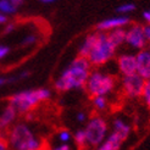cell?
Returning <instances> with one entry per match:
<instances>
[{
    "instance_id": "1",
    "label": "cell",
    "mask_w": 150,
    "mask_h": 150,
    "mask_svg": "<svg viewBox=\"0 0 150 150\" xmlns=\"http://www.w3.org/2000/svg\"><path fill=\"white\" fill-rule=\"evenodd\" d=\"M91 71L92 65L88 61V59L78 55L61 72L60 77L55 81L54 87L59 92H67L72 91V89L84 88Z\"/></svg>"
},
{
    "instance_id": "2",
    "label": "cell",
    "mask_w": 150,
    "mask_h": 150,
    "mask_svg": "<svg viewBox=\"0 0 150 150\" xmlns=\"http://www.w3.org/2000/svg\"><path fill=\"white\" fill-rule=\"evenodd\" d=\"M9 146L16 150H39L42 142L26 123H17L7 133Z\"/></svg>"
},
{
    "instance_id": "3",
    "label": "cell",
    "mask_w": 150,
    "mask_h": 150,
    "mask_svg": "<svg viewBox=\"0 0 150 150\" xmlns=\"http://www.w3.org/2000/svg\"><path fill=\"white\" fill-rule=\"evenodd\" d=\"M51 92L47 88H39L34 91H23L13 94L9 104L16 109L18 114H27L32 111L37 105L50 99Z\"/></svg>"
},
{
    "instance_id": "4",
    "label": "cell",
    "mask_w": 150,
    "mask_h": 150,
    "mask_svg": "<svg viewBox=\"0 0 150 150\" xmlns=\"http://www.w3.org/2000/svg\"><path fill=\"white\" fill-rule=\"evenodd\" d=\"M117 48L110 42L106 32L98 31L95 35L94 44L87 56L88 61L94 67H100L109 62L115 56Z\"/></svg>"
},
{
    "instance_id": "5",
    "label": "cell",
    "mask_w": 150,
    "mask_h": 150,
    "mask_svg": "<svg viewBox=\"0 0 150 150\" xmlns=\"http://www.w3.org/2000/svg\"><path fill=\"white\" fill-rule=\"evenodd\" d=\"M116 87V79L111 74L105 73L100 70L91 71L86 82V91L91 96L95 95H109L114 92Z\"/></svg>"
},
{
    "instance_id": "6",
    "label": "cell",
    "mask_w": 150,
    "mask_h": 150,
    "mask_svg": "<svg viewBox=\"0 0 150 150\" xmlns=\"http://www.w3.org/2000/svg\"><path fill=\"white\" fill-rule=\"evenodd\" d=\"M88 145L98 146L109 134V125L101 116H93L89 118L84 128Z\"/></svg>"
},
{
    "instance_id": "7",
    "label": "cell",
    "mask_w": 150,
    "mask_h": 150,
    "mask_svg": "<svg viewBox=\"0 0 150 150\" xmlns=\"http://www.w3.org/2000/svg\"><path fill=\"white\" fill-rule=\"evenodd\" d=\"M145 84V79L142 78L138 73H132L122 76L121 79V89L122 93L131 99H137L142 96L143 88Z\"/></svg>"
},
{
    "instance_id": "8",
    "label": "cell",
    "mask_w": 150,
    "mask_h": 150,
    "mask_svg": "<svg viewBox=\"0 0 150 150\" xmlns=\"http://www.w3.org/2000/svg\"><path fill=\"white\" fill-rule=\"evenodd\" d=\"M125 43L136 50L144 49L148 44V39H146L145 32H144V27L140 26V25H131L126 29Z\"/></svg>"
},
{
    "instance_id": "9",
    "label": "cell",
    "mask_w": 150,
    "mask_h": 150,
    "mask_svg": "<svg viewBox=\"0 0 150 150\" xmlns=\"http://www.w3.org/2000/svg\"><path fill=\"white\" fill-rule=\"evenodd\" d=\"M137 60V73L145 81L150 78V50L142 49L138 50V54L136 55Z\"/></svg>"
},
{
    "instance_id": "10",
    "label": "cell",
    "mask_w": 150,
    "mask_h": 150,
    "mask_svg": "<svg viewBox=\"0 0 150 150\" xmlns=\"http://www.w3.org/2000/svg\"><path fill=\"white\" fill-rule=\"evenodd\" d=\"M117 69L122 76L137 73V60L133 54H122L117 57Z\"/></svg>"
},
{
    "instance_id": "11",
    "label": "cell",
    "mask_w": 150,
    "mask_h": 150,
    "mask_svg": "<svg viewBox=\"0 0 150 150\" xmlns=\"http://www.w3.org/2000/svg\"><path fill=\"white\" fill-rule=\"evenodd\" d=\"M129 23V18L127 16H116V17H111V18H105L100 23H98L96 29L101 32H109L111 29L120 28V27H126Z\"/></svg>"
},
{
    "instance_id": "12",
    "label": "cell",
    "mask_w": 150,
    "mask_h": 150,
    "mask_svg": "<svg viewBox=\"0 0 150 150\" xmlns=\"http://www.w3.org/2000/svg\"><path fill=\"white\" fill-rule=\"evenodd\" d=\"M122 143H123V140L120 138L117 134L111 132L110 134H108V136L105 137V139L96 148L99 150H118L121 148Z\"/></svg>"
},
{
    "instance_id": "13",
    "label": "cell",
    "mask_w": 150,
    "mask_h": 150,
    "mask_svg": "<svg viewBox=\"0 0 150 150\" xmlns=\"http://www.w3.org/2000/svg\"><path fill=\"white\" fill-rule=\"evenodd\" d=\"M115 134H117V136L121 138L123 142L129 137V133H131V126L129 123H127L123 118H115L114 122H112V131Z\"/></svg>"
},
{
    "instance_id": "14",
    "label": "cell",
    "mask_w": 150,
    "mask_h": 150,
    "mask_svg": "<svg viewBox=\"0 0 150 150\" xmlns=\"http://www.w3.org/2000/svg\"><path fill=\"white\" fill-rule=\"evenodd\" d=\"M18 112L16 111L12 105H7V106L3 110L1 115H0V127L3 129H6L13 123V121L16 120V116H17Z\"/></svg>"
},
{
    "instance_id": "15",
    "label": "cell",
    "mask_w": 150,
    "mask_h": 150,
    "mask_svg": "<svg viewBox=\"0 0 150 150\" xmlns=\"http://www.w3.org/2000/svg\"><path fill=\"white\" fill-rule=\"evenodd\" d=\"M106 33H108V38L110 39V42L114 44L116 48L121 47L122 44L125 43V39H126V29H125V27L111 29V31H109Z\"/></svg>"
},
{
    "instance_id": "16",
    "label": "cell",
    "mask_w": 150,
    "mask_h": 150,
    "mask_svg": "<svg viewBox=\"0 0 150 150\" xmlns=\"http://www.w3.org/2000/svg\"><path fill=\"white\" fill-rule=\"evenodd\" d=\"M95 35H96V32H95V33H91V34H88V35L86 37V38L83 39V42L81 43L79 49H78V55L84 56V57H87V56H88L89 51H91V49H92V47H93V44H94Z\"/></svg>"
},
{
    "instance_id": "17",
    "label": "cell",
    "mask_w": 150,
    "mask_h": 150,
    "mask_svg": "<svg viewBox=\"0 0 150 150\" xmlns=\"http://www.w3.org/2000/svg\"><path fill=\"white\" fill-rule=\"evenodd\" d=\"M72 139L78 148H86L88 145V142H87V136H86V132L84 129H78L76 131V133L72 136Z\"/></svg>"
},
{
    "instance_id": "18",
    "label": "cell",
    "mask_w": 150,
    "mask_h": 150,
    "mask_svg": "<svg viewBox=\"0 0 150 150\" xmlns=\"http://www.w3.org/2000/svg\"><path fill=\"white\" fill-rule=\"evenodd\" d=\"M17 6L11 3V0H0V12L5 15H11L16 12Z\"/></svg>"
},
{
    "instance_id": "19",
    "label": "cell",
    "mask_w": 150,
    "mask_h": 150,
    "mask_svg": "<svg viewBox=\"0 0 150 150\" xmlns=\"http://www.w3.org/2000/svg\"><path fill=\"white\" fill-rule=\"evenodd\" d=\"M92 104L96 110H105L108 106V99L105 95H95L92 96Z\"/></svg>"
},
{
    "instance_id": "20",
    "label": "cell",
    "mask_w": 150,
    "mask_h": 150,
    "mask_svg": "<svg viewBox=\"0 0 150 150\" xmlns=\"http://www.w3.org/2000/svg\"><path fill=\"white\" fill-rule=\"evenodd\" d=\"M142 99H143L144 104L146 105V108L150 110V78L145 81V84L143 88V93H142Z\"/></svg>"
},
{
    "instance_id": "21",
    "label": "cell",
    "mask_w": 150,
    "mask_h": 150,
    "mask_svg": "<svg viewBox=\"0 0 150 150\" xmlns=\"http://www.w3.org/2000/svg\"><path fill=\"white\" fill-rule=\"evenodd\" d=\"M134 10H136V5L132 4V3H125L117 7V11L120 13H128V12H132Z\"/></svg>"
},
{
    "instance_id": "22",
    "label": "cell",
    "mask_w": 150,
    "mask_h": 150,
    "mask_svg": "<svg viewBox=\"0 0 150 150\" xmlns=\"http://www.w3.org/2000/svg\"><path fill=\"white\" fill-rule=\"evenodd\" d=\"M57 139H59L60 143H70V140L72 139V136H71V133H70L69 131L62 129V131L59 132Z\"/></svg>"
},
{
    "instance_id": "23",
    "label": "cell",
    "mask_w": 150,
    "mask_h": 150,
    "mask_svg": "<svg viewBox=\"0 0 150 150\" xmlns=\"http://www.w3.org/2000/svg\"><path fill=\"white\" fill-rule=\"evenodd\" d=\"M34 42H35V37L31 34V35H27V37H25V39L22 40L21 45H22V47H31Z\"/></svg>"
},
{
    "instance_id": "24",
    "label": "cell",
    "mask_w": 150,
    "mask_h": 150,
    "mask_svg": "<svg viewBox=\"0 0 150 150\" xmlns=\"http://www.w3.org/2000/svg\"><path fill=\"white\" fill-rule=\"evenodd\" d=\"M10 52V48L6 45H0V60L5 59Z\"/></svg>"
},
{
    "instance_id": "25",
    "label": "cell",
    "mask_w": 150,
    "mask_h": 150,
    "mask_svg": "<svg viewBox=\"0 0 150 150\" xmlns=\"http://www.w3.org/2000/svg\"><path fill=\"white\" fill-rule=\"evenodd\" d=\"M55 150H70L71 146L69 145V143H60L57 146L54 148Z\"/></svg>"
},
{
    "instance_id": "26",
    "label": "cell",
    "mask_w": 150,
    "mask_h": 150,
    "mask_svg": "<svg viewBox=\"0 0 150 150\" xmlns=\"http://www.w3.org/2000/svg\"><path fill=\"white\" fill-rule=\"evenodd\" d=\"M9 148V143H7V139H4L3 137H0V150H5Z\"/></svg>"
},
{
    "instance_id": "27",
    "label": "cell",
    "mask_w": 150,
    "mask_h": 150,
    "mask_svg": "<svg viewBox=\"0 0 150 150\" xmlns=\"http://www.w3.org/2000/svg\"><path fill=\"white\" fill-rule=\"evenodd\" d=\"M143 18L148 25H150V10H146L143 12Z\"/></svg>"
},
{
    "instance_id": "28",
    "label": "cell",
    "mask_w": 150,
    "mask_h": 150,
    "mask_svg": "<svg viewBox=\"0 0 150 150\" xmlns=\"http://www.w3.org/2000/svg\"><path fill=\"white\" fill-rule=\"evenodd\" d=\"M86 114H84V112H78V114H77V121L78 122H84L86 121Z\"/></svg>"
},
{
    "instance_id": "29",
    "label": "cell",
    "mask_w": 150,
    "mask_h": 150,
    "mask_svg": "<svg viewBox=\"0 0 150 150\" xmlns=\"http://www.w3.org/2000/svg\"><path fill=\"white\" fill-rule=\"evenodd\" d=\"M144 32H145V37L148 39V43H150V25H146L144 27Z\"/></svg>"
},
{
    "instance_id": "30",
    "label": "cell",
    "mask_w": 150,
    "mask_h": 150,
    "mask_svg": "<svg viewBox=\"0 0 150 150\" xmlns=\"http://www.w3.org/2000/svg\"><path fill=\"white\" fill-rule=\"evenodd\" d=\"M13 28H15V25L13 23H9V25H7L6 27H5V33H11L12 31H13Z\"/></svg>"
},
{
    "instance_id": "31",
    "label": "cell",
    "mask_w": 150,
    "mask_h": 150,
    "mask_svg": "<svg viewBox=\"0 0 150 150\" xmlns=\"http://www.w3.org/2000/svg\"><path fill=\"white\" fill-rule=\"evenodd\" d=\"M6 15L5 13H3V12H0V25H3V23H5L6 22Z\"/></svg>"
},
{
    "instance_id": "32",
    "label": "cell",
    "mask_w": 150,
    "mask_h": 150,
    "mask_svg": "<svg viewBox=\"0 0 150 150\" xmlns=\"http://www.w3.org/2000/svg\"><path fill=\"white\" fill-rule=\"evenodd\" d=\"M40 1H42L43 4H54V3L57 1V0H40Z\"/></svg>"
},
{
    "instance_id": "33",
    "label": "cell",
    "mask_w": 150,
    "mask_h": 150,
    "mask_svg": "<svg viewBox=\"0 0 150 150\" xmlns=\"http://www.w3.org/2000/svg\"><path fill=\"white\" fill-rule=\"evenodd\" d=\"M11 3H12L13 5H16V6H18V5H21L22 3H23V0H11Z\"/></svg>"
},
{
    "instance_id": "34",
    "label": "cell",
    "mask_w": 150,
    "mask_h": 150,
    "mask_svg": "<svg viewBox=\"0 0 150 150\" xmlns=\"http://www.w3.org/2000/svg\"><path fill=\"white\" fill-rule=\"evenodd\" d=\"M28 76H29V72H27V71L21 73V77H22V78H26V77H28Z\"/></svg>"
},
{
    "instance_id": "35",
    "label": "cell",
    "mask_w": 150,
    "mask_h": 150,
    "mask_svg": "<svg viewBox=\"0 0 150 150\" xmlns=\"http://www.w3.org/2000/svg\"><path fill=\"white\" fill-rule=\"evenodd\" d=\"M5 83H6V79H4V78H0V87L4 86Z\"/></svg>"
},
{
    "instance_id": "36",
    "label": "cell",
    "mask_w": 150,
    "mask_h": 150,
    "mask_svg": "<svg viewBox=\"0 0 150 150\" xmlns=\"http://www.w3.org/2000/svg\"><path fill=\"white\" fill-rule=\"evenodd\" d=\"M3 131H4V129L1 128V127H0V137H1V132H3Z\"/></svg>"
},
{
    "instance_id": "37",
    "label": "cell",
    "mask_w": 150,
    "mask_h": 150,
    "mask_svg": "<svg viewBox=\"0 0 150 150\" xmlns=\"http://www.w3.org/2000/svg\"><path fill=\"white\" fill-rule=\"evenodd\" d=\"M149 44H150V43H149ZM149 50H150V45H149Z\"/></svg>"
}]
</instances>
